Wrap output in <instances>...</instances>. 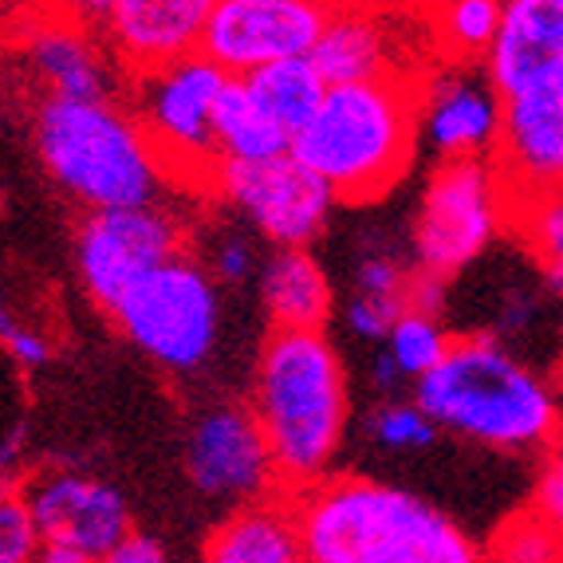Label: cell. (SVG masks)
Returning <instances> with one entry per match:
<instances>
[{"mask_svg": "<svg viewBox=\"0 0 563 563\" xmlns=\"http://www.w3.org/2000/svg\"><path fill=\"white\" fill-rule=\"evenodd\" d=\"M284 500L308 563H485L457 520L386 481L328 473Z\"/></svg>", "mask_w": 563, "mask_h": 563, "instance_id": "6da1fadb", "label": "cell"}, {"mask_svg": "<svg viewBox=\"0 0 563 563\" xmlns=\"http://www.w3.org/2000/svg\"><path fill=\"white\" fill-rule=\"evenodd\" d=\"M249 410L264 433L280 497L328 477L351 398L343 358L323 328H276L264 339Z\"/></svg>", "mask_w": 563, "mask_h": 563, "instance_id": "7a4b0ae2", "label": "cell"}, {"mask_svg": "<svg viewBox=\"0 0 563 563\" xmlns=\"http://www.w3.org/2000/svg\"><path fill=\"white\" fill-rule=\"evenodd\" d=\"M413 402L438 430L485 450L536 453L555 450L560 438L555 386L488 331L450 335L438 366L413 378Z\"/></svg>", "mask_w": 563, "mask_h": 563, "instance_id": "3957f363", "label": "cell"}, {"mask_svg": "<svg viewBox=\"0 0 563 563\" xmlns=\"http://www.w3.org/2000/svg\"><path fill=\"white\" fill-rule=\"evenodd\" d=\"M418 151L413 79L378 76L355 84H328L320 107L303 122L291 154L331 189L335 201H375Z\"/></svg>", "mask_w": 563, "mask_h": 563, "instance_id": "277c9868", "label": "cell"}, {"mask_svg": "<svg viewBox=\"0 0 563 563\" xmlns=\"http://www.w3.org/2000/svg\"><path fill=\"white\" fill-rule=\"evenodd\" d=\"M36 154L52 181L87 209L151 206L169 189L158 151L114 99H44Z\"/></svg>", "mask_w": 563, "mask_h": 563, "instance_id": "5b68a950", "label": "cell"}, {"mask_svg": "<svg viewBox=\"0 0 563 563\" xmlns=\"http://www.w3.org/2000/svg\"><path fill=\"white\" fill-rule=\"evenodd\" d=\"M107 311L142 355L174 375L206 366L221 331L217 280L189 253L154 264Z\"/></svg>", "mask_w": 563, "mask_h": 563, "instance_id": "8992f818", "label": "cell"}, {"mask_svg": "<svg viewBox=\"0 0 563 563\" xmlns=\"http://www.w3.org/2000/svg\"><path fill=\"white\" fill-rule=\"evenodd\" d=\"M221 84H225V71L201 52H189V56L131 76V114L158 151L169 181L186 189H209L213 181V99Z\"/></svg>", "mask_w": 563, "mask_h": 563, "instance_id": "52a82bcc", "label": "cell"}, {"mask_svg": "<svg viewBox=\"0 0 563 563\" xmlns=\"http://www.w3.org/2000/svg\"><path fill=\"white\" fill-rule=\"evenodd\" d=\"M508 221V194L493 158L442 162L426 181L413 256L430 276H457L470 268Z\"/></svg>", "mask_w": 563, "mask_h": 563, "instance_id": "ba28073f", "label": "cell"}, {"mask_svg": "<svg viewBox=\"0 0 563 563\" xmlns=\"http://www.w3.org/2000/svg\"><path fill=\"white\" fill-rule=\"evenodd\" d=\"M209 189L253 221L276 249H308L335 206L331 189L291 151L264 162H217Z\"/></svg>", "mask_w": 563, "mask_h": 563, "instance_id": "9c48e42d", "label": "cell"}, {"mask_svg": "<svg viewBox=\"0 0 563 563\" xmlns=\"http://www.w3.org/2000/svg\"><path fill=\"white\" fill-rule=\"evenodd\" d=\"M186 253V225L181 217L151 206L87 209L76 233V264L84 288L99 308H111L154 264Z\"/></svg>", "mask_w": 563, "mask_h": 563, "instance_id": "30bf717a", "label": "cell"}, {"mask_svg": "<svg viewBox=\"0 0 563 563\" xmlns=\"http://www.w3.org/2000/svg\"><path fill=\"white\" fill-rule=\"evenodd\" d=\"M331 0H217L198 52L225 76H249L276 59L308 56Z\"/></svg>", "mask_w": 563, "mask_h": 563, "instance_id": "8fae6325", "label": "cell"}, {"mask_svg": "<svg viewBox=\"0 0 563 563\" xmlns=\"http://www.w3.org/2000/svg\"><path fill=\"white\" fill-rule=\"evenodd\" d=\"M186 473L198 493L236 508L280 497L264 433L244 402H217L194 418L186 433Z\"/></svg>", "mask_w": 563, "mask_h": 563, "instance_id": "7c38bea8", "label": "cell"}, {"mask_svg": "<svg viewBox=\"0 0 563 563\" xmlns=\"http://www.w3.org/2000/svg\"><path fill=\"white\" fill-rule=\"evenodd\" d=\"M418 134L442 162L493 158L500 131V95L488 84L485 67L450 59L413 79Z\"/></svg>", "mask_w": 563, "mask_h": 563, "instance_id": "4fadbf2b", "label": "cell"}, {"mask_svg": "<svg viewBox=\"0 0 563 563\" xmlns=\"http://www.w3.org/2000/svg\"><path fill=\"white\" fill-rule=\"evenodd\" d=\"M24 505L40 532V544L71 548L91 560L114 548L131 532V505L111 481L87 477V473L52 470L29 481Z\"/></svg>", "mask_w": 563, "mask_h": 563, "instance_id": "5bb4252c", "label": "cell"}, {"mask_svg": "<svg viewBox=\"0 0 563 563\" xmlns=\"http://www.w3.org/2000/svg\"><path fill=\"white\" fill-rule=\"evenodd\" d=\"M493 166L505 181L508 209L560 194L563 178V87L500 99Z\"/></svg>", "mask_w": 563, "mask_h": 563, "instance_id": "9a60e30c", "label": "cell"}, {"mask_svg": "<svg viewBox=\"0 0 563 563\" xmlns=\"http://www.w3.org/2000/svg\"><path fill=\"white\" fill-rule=\"evenodd\" d=\"M20 52L47 99H114L119 71L99 29L36 9L20 29Z\"/></svg>", "mask_w": 563, "mask_h": 563, "instance_id": "2e32d148", "label": "cell"}, {"mask_svg": "<svg viewBox=\"0 0 563 563\" xmlns=\"http://www.w3.org/2000/svg\"><path fill=\"white\" fill-rule=\"evenodd\" d=\"M481 64L500 99L563 87V0H500L497 36Z\"/></svg>", "mask_w": 563, "mask_h": 563, "instance_id": "e0dca14e", "label": "cell"}, {"mask_svg": "<svg viewBox=\"0 0 563 563\" xmlns=\"http://www.w3.org/2000/svg\"><path fill=\"white\" fill-rule=\"evenodd\" d=\"M213 4L217 0H114L99 32L114 64L134 76L198 52Z\"/></svg>", "mask_w": 563, "mask_h": 563, "instance_id": "ac0fdd59", "label": "cell"}, {"mask_svg": "<svg viewBox=\"0 0 563 563\" xmlns=\"http://www.w3.org/2000/svg\"><path fill=\"white\" fill-rule=\"evenodd\" d=\"M308 59L316 64L323 84L398 76L395 32L386 29V9H371V4H355V0H331Z\"/></svg>", "mask_w": 563, "mask_h": 563, "instance_id": "d6986e66", "label": "cell"}, {"mask_svg": "<svg viewBox=\"0 0 563 563\" xmlns=\"http://www.w3.org/2000/svg\"><path fill=\"white\" fill-rule=\"evenodd\" d=\"M201 563H308L288 500L268 497L229 512L206 540Z\"/></svg>", "mask_w": 563, "mask_h": 563, "instance_id": "ffe728a7", "label": "cell"}, {"mask_svg": "<svg viewBox=\"0 0 563 563\" xmlns=\"http://www.w3.org/2000/svg\"><path fill=\"white\" fill-rule=\"evenodd\" d=\"M261 291L276 328H323L331 316V280L308 249H276L264 264Z\"/></svg>", "mask_w": 563, "mask_h": 563, "instance_id": "44dd1931", "label": "cell"}, {"mask_svg": "<svg viewBox=\"0 0 563 563\" xmlns=\"http://www.w3.org/2000/svg\"><path fill=\"white\" fill-rule=\"evenodd\" d=\"M213 146L217 162H264L291 151V139L253 99L241 76H225L213 99Z\"/></svg>", "mask_w": 563, "mask_h": 563, "instance_id": "7402d4cb", "label": "cell"}, {"mask_svg": "<svg viewBox=\"0 0 563 563\" xmlns=\"http://www.w3.org/2000/svg\"><path fill=\"white\" fill-rule=\"evenodd\" d=\"M241 79L249 84L256 103L264 107V114H268L288 139H296V131L316 114L323 91H328V84H323V76L316 71V64H311L308 56L276 59V64L256 67V71H249V76H241Z\"/></svg>", "mask_w": 563, "mask_h": 563, "instance_id": "603a6c76", "label": "cell"}, {"mask_svg": "<svg viewBox=\"0 0 563 563\" xmlns=\"http://www.w3.org/2000/svg\"><path fill=\"white\" fill-rule=\"evenodd\" d=\"M433 44L450 59L481 64L500 24V0H422Z\"/></svg>", "mask_w": 563, "mask_h": 563, "instance_id": "cb8c5ba5", "label": "cell"}, {"mask_svg": "<svg viewBox=\"0 0 563 563\" xmlns=\"http://www.w3.org/2000/svg\"><path fill=\"white\" fill-rule=\"evenodd\" d=\"M386 355L395 358V366L402 371V378H422L430 366H438V358L450 347V331L442 328L438 316H422V311L406 308L390 331H386Z\"/></svg>", "mask_w": 563, "mask_h": 563, "instance_id": "d4e9b609", "label": "cell"}, {"mask_svg": "<svg viewBox=\"0 0 563 563\" xmlns=\"http://www.w3.org/2000/svg\"><path fill=\"white\" fill-rule=\"evenodd\" d=\"M481 552L485 563H560V528L525 508L520 517L505 520Z\"/></svg>", "mask_w": 563, "mask_h": 563, "instance_id": "484cf974", "label": "cell"}, {"mask_svg": "<svg viewBox=\"0 0 563 563\" xmlns=\"http://www.w3.org/2000/svg\"><path fill=\"white\" fill-rule=\"evenodd\" d=\"M508 221H517L525 241L532 244V253L548 268V288L560 291L563 280V206L560 194H544V198L520 201L508 209Z\"/></svg>", "mask_w": 563, "mask_h": 563, "instance_id": "4316f807", "label": "cell"}, {"mask_svg": "<svg viewBox=\"0 0 563 563\" xmlns=\"http://www.w3.org/2000/svg\"><path fill=\"white\" fill-rule=\"evenodd\" d=\"M438 426L430 422V413L418 402H398L386 398L375 413H371V438L390 453H418L430 450L438 442Z\"/></svg>", "mask_w": 563, "mask_h": 563, "instance_id": "83f0119b", "label": "cell"}, {"mask_svg": "<svg viewBox=\"0 0 563 563\" xmlns=\"http://www.w3.org/2000/svg\"><path fill=\"white\" fill-rule=\"evenodd\" d=\"M40 532L20 488H0V563H32L40 552Z\"/></svg>", "mask_w": 563, "mask_h": 563, "instance_id": "f1b7e54d", "label": "cell"}, {"mask_svg": "<svg viewBox=\"0 0 563 563\" xmlns=\"http://www.w3.org/2000/svg\"><path fill=\"white\" fill-rule=\"evenodd\" d=\"M406 311V296H366L355 291L347 303V328L351 335L366 339V343H383L390 323Z\"/></svg>", "mask_w": 563, "mask_h": 563, "instance_id": "f546056e", "label": "cell"}, {"mask_svg": "<svg viewBox=\"0 0 563 563\" xmlns=\"http://www.w3.org/2000/svg\"><path fill=\"white\" fill-rule=\"evenodd\" d=\"M209 276L217 284H244L256 276V253L253 241L241 233H221L209 253Z\"/></svg>", "mask_w": 563, "mask_h": 563, "instance_id": "4dcf8cb0", "label": "cell"}, {"mask_svg": "<svg viewBox=\"0 0 563 563\" xmlns=\"http://www.w3.org/2000/svg\"><path fill=\"white\" fill-rule=\"evenodd\" d=\"M406 280H410L406 264L395 253H386V249L363 256V264H358L355 273L358 291H366V296H406Z\"/></svg>", "mask_w": 563, "mask_h": 563, "instance_id": "1f68e13d", "label": "cell"}, {"mask_svg": "<svg viewBox=\"0 0 563 563\" xmlns=\"http://www.w3.org/2000/svg\"><path fill=\"white\" fill-rule=\"evenodd\" d=\"M0 347L9 351L20 366H29V371H36V366H44L47 358H52V343H47L40 331L24 328V323H20L16 316H9L4 308H0Z\"/></svg>", "mask_w": 563, "mask_h": 563, "instance_id": "d6a6232c", "label": "cell"}, {"mask_svg": "<svg viewBox=\"0 0 563 563\" xmlns=\"http://www.w3.org/2000/svg\"><path fill=\"white\" fill-rule=\"evenodd\" d=\"M536 517H544L548 525L560 528L563 525V465L560 457H552L536 481V493H532V505H528Z\"/></svg>", "mask_w": 563, "mask_h": 563, "instance_id": "836d02e7", "label": "cell"}, {"mask_svg": "<svg viewBox=\"0 0 563 563\" xmlns=\"http://www.w3.org/2000/svg\"><path fill=\"white\" fill-rule=\"evenodd\" d=\"M95 563H169V555H166V548L154 540V536H146V532H126L119 540L114 548H107L103 555Z\"/></svg>", "mask_w": 563, "mask_h": 563, "instance_id": "e575fe53", "label": "cell"}, {"mask_svg": "<svg viewBox=\"0 0 563 563\" xmlns=\"http://www.w3.org/2000/svg\"><path fill=\"white\" fill-rule=\"evenodd\" d=\"M497 316H500V320H497V331H493V335H497V339H512V335H520V331H528V323L540 316V300H536L532 291L512 288L505 296V303H500Z\"/></svg>", "mask_w": 563, "mask_h": 563, "instance_id": "d590c367", "label": "cell"}, {"mask_svg": "<svg viewBox=\"0 0 563 563\" xmlns=\"http://www.w3.org/2000/svg\"><path fill=\"white\" fill-rule=\"evenodd\" d=\"M24 453H29V430L24 426H12V430L0 433V488H16Z\"/></svg>", "mask_w": 563, "mask_h": 563, "instance_id": "8d00e7d4", "label": "cell"}, {"mask_svg": "<svg viewBox=\"0 0 563 563\" xmlns=\"http://www.w3.org/2000/svg\"><path fill=\"white\" fill-rule=\"evenodd\" d=\"M111 4L114 0H40V9L76 20V24H87V29H103Z\"/></svg>", "mask_w": 563, "mask_h": 563, "instance_id": "74e56055", "label": "cell"}, {"mask_svg": "<svg viewBox=\"0 0 563 563\" xmlns=\"http://www.w3.org/2000/svg\"><path fill=\"white\" fill-rule=\"evenodd\" d=\"M371 383H375L378 395L395 398L398 390H402V386H406V378H402V371H398V366H395V358L386 355V351H378L375 363H371Z\"/></svg>", "mask_w": 563, "mask_h": 563, "instance_id": "f35d334b", "label": "cell"}, {"mask_svg": "<svg viewBox=\"0 0 563 563\" xmlns=\"http://www.w3.org/2000/svg\"><path fill=\"white\" fill-rule=\"evenodd\" d=\"M32 563H95V560H91V555H84V552H71V548H52V544H44Z\"/></svg>", "mask_w": 563, "mask_h": 563, "instance_id": "ab89813d", "label": "cell"}, {"mask_svg": "<svg viewBox=\"0 0 563 563\" xmlns=\"http://www.w3.org/2000/svg\"><path fill=\"white\" fill-rule=\"evenodd\" d=\"M355 4H371V9H395V4H422V0H355Z\"/></svg>", "mask_w": 563, "mask_h": 563, "instance_id": "60d3db41", "label": "cell"}]
</instances>
